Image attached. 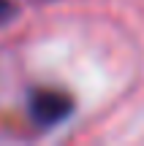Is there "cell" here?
Listing matches in <instances>:
<instances>
[{"instance_id": "7a4b0ae2", "label": "cell", "mask_w": 144, "mask_h": 146, "mask_svg": "<svg viewBox=\"0 0 144 146\" xmlns=\"http://www.w3.org/2000/svg\"><path fill=\"white\" fill-rule=\"evenodd\" d=\"M11 16H14V5H11V0H0V25H5Z\"/></svg>"}, {"instance_id": "6da1fadb", "label": "cell", "mask_w": 144, "mask_h": 146, "mask_svg": "<svg viewBox=\"0 0 144 146\" xmlns=\"http://www.w3.org/2000/svg\"><path fill=\"white\" fill-rule=\"evenodd\" d=\"M30 114L38 125H57L71 114V98L54 89H38L30 95Z\"/></svg>"}]
</instances>
